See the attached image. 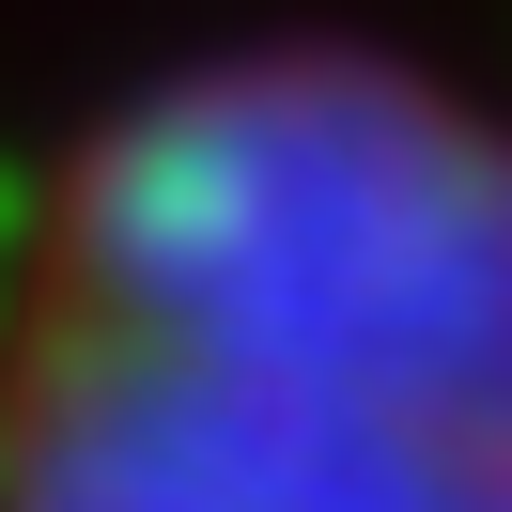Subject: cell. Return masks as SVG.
Returning <instances> with one entry per match:
<instances>
[{
	"label": "cell",
	"mask_w": 512,
	"mask_h": 512,
	"mask_svg": "<svg viewBox=\"0 0 512 512\" xmlns=\"http://www.w3.org/2000/svg\"><path fill=\"white\" fill-rule=\"evenodd\" d=\"M0 512H512V109L404 47L94 109L0 249Z\"/></svg>",
	"instance_id": "6da1fadb"
}]
</instances>
